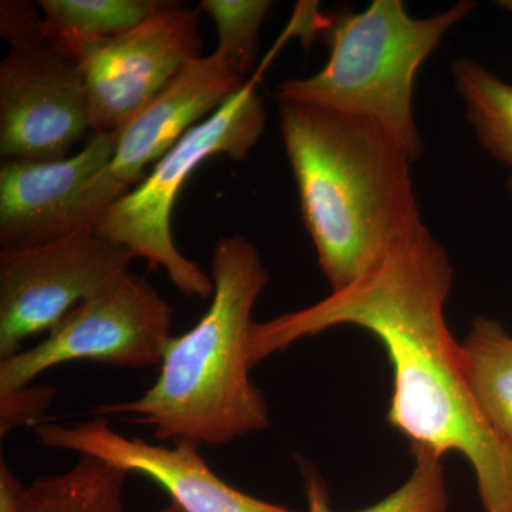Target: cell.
<instances>
[{
    "label": "cell",
    "mask_w": 512,
    "mask_h": 512,
    "mask_svg": "<svg viewBox=\"0 0 512 512\" xmlns=\"http://www.w3.org/2000/svg\"><path fill=\"white\" fill-rule=\"evenodd\" d=\"M93 130L79 63L47 43L12 49L0 64V156L43 163L67 157Z\"/></svg>",
    "instance_id": "obj_10"
},
{
    "label": "cell",
    "mask_w": 512,
    "mask_h": 512,
    "mask_svg": "<svg viewBox=\"0 0 512 512\" xmlns=\"http://www.w3.org/2000/svg\"><path fill=\"white\" fill-rule=\"evenodd\" d=\"M200 8L158 2L137 28L97 43L79 60L94 134L113 133L200 59Z\"/></svg>",
    "instance_id": "obj_8"
},
{
    "label": "cell",
    "mask_w": 512,
    "mask_h": 512,
    "mask_svg": "<svg viewBox=\"0 0 512 512\" xmlns=\"http://www.w3.org/2000/svg\"><path fill=\"white\" fill-rule=\"evenodd\" d=\"M412 454L416 464L409 480L379 503L357 512H448L441 458L426 451ZM301 466L309 512H333L325 480L311 464Z\"/></svg>",
    "instance_id": "obj_17"
},
{
    "label": "cell",
    "mask_w": 512,
    "mask_h": 512,
    "mask_svg": "<svg viewBox=\"0 0 512 512\" xmlns=\"http://www.w3.org/2000/svg\"><path fill=\"white\" fill-rule=\"evenodd\" d=\"M476 3L458 2L439 15L413 18L402 0H373L329 25L330 56L320 72L276 86L279 101L312 104L372 121L413 163L423 150L413 113L421 64Z\"/></svg>",
    "instance_id": "obj_4"
},
{
    "label": "cell",
    "mask_w": 512,
    "mask_h": 512,
    "mask_svg": "<svg viewBox=\"0 0 512 512\" xmlns=\"http://www.w3.org/2000/svg\"><path fill=\"white\" fill-rule=\"evenodd\" d=\"M28 495L18 477L10 471L5 460L0 463V512H20Z\"/></svg>",
    "instance_id": "obj_21"
},
{
    "label": "cell",
    "mask_w": 512,
    "mask_h": 512,
    "mask_svg": "<svg viewBox=\"0 0 512 512\" xmlns=\"http://www.w3.org/2000/svg\"><path fill=\"white\" fill-rule=\"evenodd\" d=\"M127 471L92 456H80L64 473L29 485L20 512H124Z\"/></svg>",
    "instance_id": "obj_15"
},
{
    "label": "cell",
    "mask_w": 512,
    "mask_h": 512,
    "mask_svg": "<svg viewBox=\"0 0 512 512\" xmlns=\"http://www.w3.org/2000/svg\"><path fill=\"white\" fill-rule=\"evenodd\" d=\"M279 127L303 224L340 291L420 224L413 160L372 121L312 104L279 101Z\"/></svg>",
    "instance_id": "obj_2"
},
{
    "label": "cell",
    "mask_w": 512,
    "mask_h": 512,
    "mask_svg": "<svg viewBox=\"0 0 512 512\" xmlns=\"http://www.w3.org/2000/svg\"><path fill=\"white\" fill-rule=\"evenodd\" d=\"M262 67L232 94L210 119L194 126L154 165L148 177L111 204L93 231L130 249L134 258L161 268L185 296L214 295L210 275L185 258L173 239L171 214L181 188L208 158L228 156L244 161L264 133L266 116L258 93Z\"/></svg>",
    "instance_id": "obj_5"
},
{
    "label": "cell",
    "mask_w": 512,
    "mask_h": 512,
    "mask_svg": "<svg viewBox=\"0 0 512 512\" xmlns=\"http://www.w3.org/2000/svg\"><path fill=\"white\" fill-rule=\"evenodd\" d=\"M497 5L508 10V12H512V0H501V2H497Z\"/></svg>",
    "instance_id": "obj_23"
},
{
    "label": "cell",
    "mask_w": 512,
    "mask_h": 512,
    "mask_svg": "<svg viewBox=\"0 0 512 512\" xmlns=\"http://www.w3.org/2000/svg\"><path fill=\"white\" fill-rule=\"evenodd\" d=\"M55 389L49 386H29L15 392L0 393V434L8 436L20 426L40 423L43 413L55 399Z\"/></svg>",
    "instance_id": "obj_19"
},
{
    "label": "cell",
    "mask_w": 512,
    "mask_h": 512,
    "mask_svg": "<svg viewBox=\"0 0 512 512\" xmlns=\"http://www.w3.org/2000/svg\"><path fill=\"white\" fill-rule=\"evenodd\" d=\"M170 305L143 276L128 271L84 299L33 348L0 360V393L29 386L59 365H161L171 338Z\"/></svg>",
    "instance_id": "obj_6"
},
{
    "label": "cell",
    "mask_w": 512,
    "mask_h": 512,
    "mask_svg": "<svg viewBox=\"0 0 512 512\" xmlns=\"http://www.w3.org/2000/svg\"><path fill=\"white\" fill-rule=\"evenodd\" d=\"M460 356L481 413L512 443V336L497 320L477 318Z\"/></svg>",
    "instance_id": "obj_14"
},
{
    "label": "cell",
    "mask_w": 512,
    "mask_h": 512,
    "mask_svg": "<svg viewBox=\"0 0 512 512\" xmlns=\"http://www.w3.org/2000/svg\"><path fill=\"white\" fill-rule=\"evenodd\" d=\"M453 275L446 249L421 221L353 284L301 311L252 323L249 363L336 326L367 330L392 365L387 423L409 440L412 453L461 454L484 510L512 512V443L481 413L444 316Z\"/></svg>",
    "instance_id": "obj_1"
},
{
    "label": "cell",
    "mask_w": 512,
    "mask_h": 512,
    "mask_svg": "<svg viewBox=\"0 0 512 512\" xmlns=\"http://www.w3.org/2000/svg\"><path fill=\"white\" fill-rule=\"evenodd\" d=\"M244 83L217 52L188 64L156 99L116 130V150L109 165L76 202L74 231L93 229L104 211L140 180L147 165L157 163L195 121L217 110Z\"/></svg>",
    "instance_id": "obj_9"
},
{
    "label": "cell",
    "mask_w": 512,
    "mask_h": 512,
    "mask_svg": "<svg viewBox=\"0 0 512 512\" xmlns=\"http://www.w3.org/2000/svg\"><path fill=\"white\" fill-rule=\"evenodd\" d=\"M450 73L480 146L512 167V84L467 57L454 60Z\"/></svg>",
    "instance_id": "obj_16"
},
{
    "label": "cell",
    "mask_w": 512,
    "mask_h": 512,
    "mask_svg": "<svg viewBox=\"0 0 512 512\" xmlns=\"http://www.w3.org/2000/svg\"><path fill=\"white\" fill-rule=\"evenodd\" d=\"M0 33L12 49L45 45V20L30 2L6 0L0 3Z\"/></svg>",
    "instance_id": "obj_20"
},
{
    "label": "cell",
    "mask_w": 512,
    "mask_h": 512,
    "mask_svg": "<svg viewBox=\"0 0 512 512\" xmlns=\"http://www.w3.org/2000/svg\"><path fill=\"white\" fill-rule=\"evenodd\" d=\"M130 249L93 229L0 251V360L49 333L74 306L128 271Z\"/></svg>",
    "instance_id": "obj_7"
},
{
    "label": "cell",
    "mask_w": 512,
    "mask_h": 512,
    "mask_svg": "<svg viewBox=\"0 0 512 512\" xmlns=\"http://www.w3.org/2000/svg\"><path fill=\"white\" fill-rule=\"evenodd\" d=\"M214 295L200 322L171 338L156 383L131 402L100 404L90 416H131L157 440L221 446L269 426L268 406L249 377L252 311L269 282L258 251L241 235L212 252Z\"/></svg>",
    "instance_id": "obj_3"
},
{
    "label": "cell",
    "mask_w": 512,
    "mask_h": 512,
    "mask_svg": "<svg viewBox=\"0 0 512 512\" xmlns=\"http://www.w3.org/2000/svg\"><path fill=\"white\" fill-rule=\"evenodd\" d=\"M271 6L268 0L201 2V12L208 13L217 26L218 46L215 52L242 79L254 66L258 33Z\"/></svg>",
    "instance_id": "obj_18"
},
{
    "label": "cell",
    "mask_w": 512,
    "mask_h": 512,
    "mask_svg": "<svg viewBox=\"0 0 512 512\" xmlns=\"http://www.w3.org/2000/svg\"><path fill=\"white\" fill-rule=\"evenodd\" d=\"M117 134H94L62 160L0 164V245L25 248L76 234L73 212L80 194L109 165Z\"/></svg>",
    "instance_id": "obj_12"
},
{
    "label": "cell",
    "mask_w": 512,
    "mask_h": 512,
    "mask_svg": "<svg viewBox=\"0 0 512 512\" xmlns=\"http://www.w3.org/2000/svg\"><path fill=\"white\" fill-rule=\"evenodd\" d=\"M158 512H184L181 510L180 507H178L177 504L171 503L170 505H167V507L163 508V510Z\"/></svg>",
    "instance_id": "obj_22"
},
{
    "label": "cell",
    "mask_w": 512,
    "mask_h": 512,
    "mask_svg": "<svg viewBox=\"0 0 512 512\" xmlns=\"http://www.w3.org/2000/svg\"><path fill=\"white\" fill-rule=\"evenodd\" d=\"M508 190H510L512 195V177L510 178V180H508Z\"/></svg>",
    "instance_id": "obj_24"
},
{
    "label": "cell",
    "mask_w": 512,
    "mask_h": 512,
    "mask_svg": "<svg viewBox=\"0 0 512 512\" xmlns=\"http://www.w3.org/2000/svg\"><path fill=\"white\" fill-rule=\"evenodd\" d=\"M157 0H40L47 45L79 63L97 43L130 32L156 9Z\"/></svg>",
    "instance_id": "obj_13"
},
{
    "label": "cell",
    "mask_w": 512,
    "mask_h": 512,
    "mask_svg": "<svg viewBox=\"0 0 512 512\" xmlns=\"http://www.w3.org/2000/svg\"><path fill=\"white\" fill-rule=\"evenodd\" d=\"M33 429L43 446L100 458L128 474L150 478L184 512H291L225 483L198 453L200 446L190 441L168 447L130 439L111 429L104 417L73 426L39 423Z\"/></svg>",
    "instance_id": "obj_11"
}]
</instances>
